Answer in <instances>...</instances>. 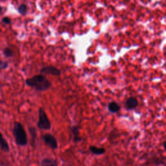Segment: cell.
I'll return each instance as SVG.
<instances>
[{
  "instance_id": "cell-16",
  "label": "cell",
  "mask_w": 166,
  "mask_h": 166,
  "mask_svg": "<svg viewBox=\"0 0 166 166\" xmlns=\"http://www.w3.org/2000/svg\"><path fill=\"white\" fill-rule=\"evenodd\" d=\"M2 21H3V22H4L5 24H9L11 23V20L9 19V18H7V17H5V18H3Z\"/></svg>"
},
{
  "instance_id": "cell-8",
  "label": "cell",
  "mask_w": 166,
  "mask_h": 166,
  "mask_svg": "<svg viewBox=\"0 0 166 166\" xmlns=\"http://www.w3.org/2000/svg\"><path fill=\"white\" fill-rule=\"evenodd\" d=\"M138 104V100L134 98H129L125 103V107L127 110H133L135 108Z\"/></svg>"
},
{
  "instance_id": "cell-9",
  "label": "cell",
  "mask_w": 166,
  "mask_h": 166,
  "mask_svg": "<svg viewBox=\"0 0 166 166\" xmlns=\"http://www.w3.org/2000/svg\"><path fill=\"white\" fill-rule=\"evenodd\" d=\"M89 151L93 155H102L106 152V149L103 147H98L95 146L90 145L89 147Z\"/></svg>"
},
{
  "instance_id": "cell-17",
  "label": "cell",
  "mask_w": 166,
  "mask_h": 166,
  "mask_svg": "<svg viewBox=\"0 0 166 166\" xmlns=\"http://www.w3.org/2000/svg\"><path fill=\"white\" fill-rule=\"evenodd\" d=\"M164 147L165 150H166V142H165L164 143Z\"/></svg>"
},
{
  "instance_id": "cell-2",
  "label": "cell",
  "mask_w": 166,
  "mask_h": 166,
  "mask_svg": "<svg viewBox=\"0 0 166 166\" xmlns=\"http://www.w3.org/2000/svg\"><path fill=\"white\" fill-rule=\"evenodd\" d=\"M12 135L17 145L24 147L27 145V135L26 130L20 122H14L12 128Z\"/></svg>"
},
{
  "instance_id": "cell-11",
  "label": "cell",
  "mask_w": 166,
  "mask_h": 166,
  "mask_svg": "<svg viewBox=\"0 0 166 166\" xmlns=\"http://www.w3.org/2000/svg\"><path fill=\"white\" fill-rule=\"evenodd\" d=\"M108 110L112 113H115L120 110V106H119L115 102L110 103L108 106Z\"/></svg>"
},
{
  "instance_id": "cell-14",
  "label": "cell",
  "mask_w": 166,
  "mask_h": 166,
  "mask_svg": "<svg viewBox=\"0 0 166 166\" xmlns=\"http://www.w3.org/2000/svg\"><path fill=\"white\" fill-rule=\"evenodd\" d=\"M4 53L7 57H11L12 56V51L9 48H5L4 51Z\"/></svg>"
},
{
  "instance_id": "cell-4",
  "label": "cell",
  "mask_w": 166,
  "mask_h": 166,
  "mask_svg": "<svg viewBox=\"0 0 166 166\" xmlns=\"http://www.w3.org/2000/svg\"><path fill=\"white\" fill-rule=\"evenodd\" d=\"M43 142L46 145L49 147L53 150H56L58 148V142L56 138L50 133L43 134L42 137Z\"/></svg>"
},
{
  "instance_id": "cell-3",
  "label": "cell",
  "mask_w": 166,
  "mask_h": 166,
  "mask_svg": "<svg viewBox=\"0 0 166 166\" xmlns=\"http://www.w3.org/2000/svg\"><path fill=\"white\" fill-rule=\"evenodd\" d=\"M37 127L40 130H48L51 128V123L47 115L45 110L40 108L38 110V120L37 122Z\"/></svg>"
},
{
  "instance_id": "cell-18",
  "label": "cell",
  "mask_w": 166,
  "mask_h": 166,
  "mask_svg": "<svg viewBox=\"0 0 166 166\" xmlns=\"http://www.w3.org/2000/svg\"><path fill=\"white\" fill-rule=\"evenodd\" d=\"M1 11H2V7H0V13H1Z\"/></svg>"
},
{
  "instance_id": "cell-7",
  "label": "cell",
  "mask_w": 166,
  "mask_h": 166,
  "mask_svg": "<svg viewBox=\"0 0 166 166\" xmlns=\"http://www.w3.org/2000/svg\"><path fill=\"white\" fill-rule=\"evenodd\" d=\"M0 147L4 152H8L10 151V147H9V143L1 132H0Z\"/></svg>"
},
{
  "instance_id": "cell-10",
  "label": "cell",
  "mask_w": 166,
  "mask_h": 166,
  "mask_svg": "<svg viewBox=\"0 0 166 166\" xmlns=\"http://www.w3.org/2000/svg\"><path fill=\"white\" fill-rule=\"evenodd\" d=\"M58 163L56 159L46 158L41 162V166H58Z\"/></svg>"
},
{
  "instance_id": "cell-5",
  "label": "cell",
  "mask_w": 166,
  "mask_h": 166,
  "mask_svg": "<svg viewBox=\"0 0 166 166\" xmlns=\"http://www.w3.org/2000/svg\"><path fill=\"white\" fill-rule=\"evenodd\" d=\"M71 131L73 136V143H77L81 142V141H83L82 137L80 136V127L77 126V125L72 126L71 127Z\"/></svg>"
},
{
  "instance_id": "cell-15",
  "label": "cell",
  "mask_w": 166,
  "mask_h": 166,
  "mask_svg": "<svg viewBox=\"0 0 166 166\" xmlns=\"http://www.w3.org/2000/svg\"><path fill=\"white\" fill-rule=\"evenodd\" d=\"M8 66V63L7 62H4L0 61V69H5Z\"/></svg>"
},
{
  "instance_id": "cell-1",
  "label": "cell",
  "mask_w": 166,
  "mask_h": 166,
  "mask_svg": "<svg viewBox=\"0 0 166 166\" xmlns=\"http://www.w3.org/2000/svg\"><path fill=\"white\" fill-rule=\"evenodd\" d=\"M26 84L28 86L33 87L35 90L40 92L48 90L51 86V82L47 79L45 76L42 75H36L31 79H27Z\"/></svg>"
},
{
  "instance_id": "cell-6",
  "label": "cell",
  "mask_w": 166,
  "mask_h": 166,
  "mask_svg": "<svg viewBox=\"0 0 166 166\" xmlns=\"http://www.w3.org/2000/svg\"><path fill=\"white\" fill-rule=\"evenodd\" d=\"M40 73L42 74H51L53 76H60L61 72L58 70V68L53 66H49V67H45L42 68Z\"/></svg>"
},
{
  "instance_id": "cell-13",
  "label": "cell",
  "mask_w": 166,
  "mask_h": 166,
  "mask_svg": "<svg viewBox=\"0 0 166 166\" xmlns=\"http://www.w3.org/2000/svg\"><path fill=\"white\" fill-rule=\"evenodd\" d=\"M18 10L21 14H25L27 12V6L25 4H21L19 6Z\"/></svg>"
},
{
  "instance_id": "cell-12",
  "label": "cell",
  "mask_w": 166,
  "mask_h": 166,
  "mask_svg": "<svg viewBox=\"0 0 166 166\" xmlns=\"http://www.w3.org/2000/svg\"><path fill=\"white\" fill-rule=\"evenodd\" d=\"M29 133L31 134V141H32V143H33V145H35V141H36V136H37V133H36V128L34 127H29Z\"/></svg>"
}]
</instances>
